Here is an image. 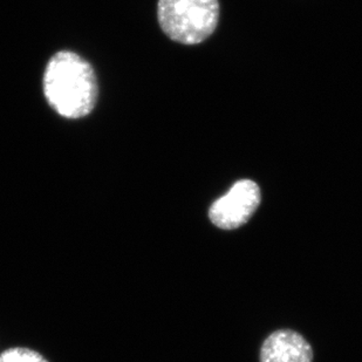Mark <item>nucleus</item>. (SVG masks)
<instances>
[{
	"instance_id": "1",
	"label": "nucleus",
	"mask_w": 362,
	"mask_h": 362,
	"mask_svg": "<svg viewBox=\"0 0 362 362\" xmlns=\"http://www.w3.org/2000/svg\"><path fill=\"white\" fill-rule=\"evenodd\" d=\"M44 93L59 115L66 119L88 115L98 98V82L92 66L73 52H59L52 57L45 71Z\"/></svg>"
},
{
	"instance_id": "2",
	"label": "nucleus",
	"mask_w": 362,
	"mask_h": 362,
	"mask_svg": "<svg viewBox=\"0 0 362 362\" xmlns=\"http://www.w3.org/2000/svg\"><path fill=\"white\" fill-rule=\"evenodd\" d=\"M158 23L171 40L197 45L215 32L218 0H158Z\"/></svg>"
},
{
	"instance_id": "3",
	"label": "nucleus",
	"mask_w": 362,
	"mask_h": 362,
	"mask_svg": "<svg viewBox=\"0 0 362 362\" xmlns=\"http://www.w3.org/2000/svg\"><path fill=\"white\" fill-rule=\"evenodd\" d=\"M260 201V189L256 182L242 180L211 205L209 217L219 229L235 230L252 217Z\"/></svg>"
},
{
	"instance_id": "4",
	"label": "nucleus",
	"mask_w": 362,
	"mask_h": 362,
	"mask_svg": "<svg viewBox=\"0 0 362 362\" xmlns=\"http://www.w3.org/2000/svg\"><path fill=\"white\" fill-rule=\"evenodd\" d=\"M260 362H313V351L297 332L281 329L264 341Z\"/></svg>"
},
{
	"instance_id": "5",
	"label": "nucleus",
	"mask_w": 362,
	"mask_h": 362,
	"mask_svg": "<svg viewBox=\"0 0 362 362\" xmlns=\"http://www.w3.org/2000/svg\"><path fill=\"white\" fill-rule=\"evenodd\" d=\"M0 362H49L41 353L28 347H11L0 354Z\"/></svg>"
}]
</instances>
